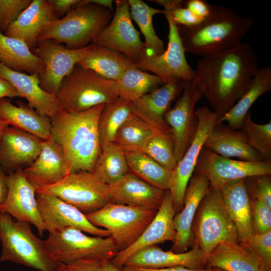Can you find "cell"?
I'll use <instances>...</instances> for the list:
<instances>
[{
	"instance_id": "obj_1",
	"label": "cell",
	"mask_w": 271,
	"mask_h": 271,
	"mask_svg": "<svg viewBox=\"0 0 271 271\" xmlns=\"http://www.w3.org/2000/svg\"><path fill=\"white\" fill-rule=\"evenodd\" d=\"M259 68L257 55L248 42L203 56L193 82L219 117L228 112L248 87Z\"/></svg>"
},
{
	"instance_id": "obj_2",
	"label": "cell",
	"mask_w": 271,
	"mask_h": 271,
	"mask_svg": "<svg viewBox=\"0 0 271 271\" xmlns=\"http://www.w3.org/2000/svg\"><path fill=\"white\" fill-rule=\"evenodd\" d=\"M104 104L79 112L60 109L50 118L51 136L63 149L66 175L93 172L101 152L98 123Z\"/></svg>"
},
{
	"instance_id": "obj_3",
	"label": "cell",
	"mask_w": 271,
	"mask_h": 271,
	"mask_svg": "<svg viewBox=\"0 0 271 271\" xmlns=\"http://www.w3.org/2000/svg\"><path fill=\"white\" fill-rule=\"evenodd\" d=\"M253 23L251 17L213 5L210 15L199 24L192 27L178 26V28L185 52L203 57L239 44Z\"/></svg>"
},
{
	"instance_id": "obj_4",
	"label": "cell",
	"mask_w": 271,
	"mask_h": 271,
	"mask_svg": "<svg viewBox=\"0 0 271 271\" xmlns=\"http://www.w3.org/2000/svg\"><path fill=\"white\" fill-rule=\"evenodd\" d=\"M112 18V12L109 10L87 0H80L63 18L44 27L37 43L51 39L69 49L83 48L92 43Z\"/></svg>"
},
{
	"instance_id": "obj_5",
	"label": "cell",
	"mask_w": 271,
	"mask_h": 271,
	"mask_svg": "<svg viewBox=\"0 0 271 271\" xmlns=\"http://www.w3.org/2000/svg\"><path fill=\"white\" fill-rule=\"evenodd\" d=\"M31 224L15 221L0 211V261H11L39 271H58L62 263L49 254L45 240L33 232Z\"/></svg>"
},
{
	"instance_id": "obj_6",
	"label": "cell",
	"mask_w": 271,
	"mask_h": 271,
	"mask_svg": "<svg viewBox=\"0 0 271 271\" xmlns=\"http://www.w3.org/2000/svg\"><path fill=\"white\" fill-rule=\"evenodd\" d=\"M60 109L83 111L119 97L116 82L76 65L64 78L55 95Z\"/></svg>"
},
{
	"instance_id": "obj_7",
	"label": "cell",
	"mask_w": 271,
	"mask_h": 271,
	"mask_svg": "<svg viewBox=\"0 0 271 271\" xmlns=\"http://www.w3.org/2000/svg\"><path fill=\"white\" fill-rule=\"evenodd\" d=\"M45 240L51 257L63 263L76 261L104 263L110 261L119 251L111 236H89L73 228L49 233Z\"/></svg>"
},
{
	"instance_id": "obj_8",
	"label": "cell",
	"mask_w": 271,
	"mask_h": 271,
	"mask_svg": "<svg viewBox=\"0 0 271 271\" xmlns=\"http://www.w3.org/2000/svg\"><path fill=\"white\" fill-rule=\"evenodd\" d=\"M177 0H153L162 6L169 27L167 49L161 55L143 51L135 62L139 69L152 72L165 83L177 79L193 81L195 71L188 64L179 32L178 26L172 16V10Z\"/></svg>"
},
{
	"instance_id": "obj_9",
	"label": "cell",
	"mask_w": 271,
	"mask_h": 271,
	"mask_svg": "<svg viewBox=\"0 0 271 271\" xmlns=\"http://www.w3.org/2000/svg\"><path fill=\"white\" fill-rule=\"evenodd\" d=\"M195 241L206 254L224 242L239 243L236 228L220 190L210 188L202 200L193 225Z\"/></svg>"
},
{
	"instance_id": "obj_10",
	"label": "cell",
	"mask_w": 271,
	"mask_h": 271,
	"mask_svg": "<svg viewBox=\"0 0 271 271\" xmlns=\"http://www.w3.org/2000/svg\"><path fill=\"white\" fill-rule=\"evenodd\" d=\"M157 211L109 203L86 216L94 226L103 228L108 231L121 251L128 247L138 239Z\"/></svg>"
},
{
	"instance_id": "obj_11",
	"label": "cell",
	"mask_w": 271,
	"mask_h": 271,
	"mask_svg": "<svg viewBox=\"0 0 271 271\" xmlns=\"http://www.w3.org/2000/svg\"><path fill=\"white\" fill-rule=\"evenodd\" d=\"M36 193L57 197L85 215L111 203L108 187L93 173H70L52 185L36 188Z\"/></svg>"
},
{
	"instance_id": "obj_12",
	"label": "cell",
	"mask_w": 271,
	"mask_h": 271,
	"mask_svg": "<svg viewBox=\"0 0 271 271\" xmlns=\"http://www.w3.org/2000/svg\"><path fill=\"white\" fill-rule=\"evenodd\" d=\"M197 127L193 139L182 159L172 171L169 185L175 214L183 207L184 196L187 186L192 176L204 142L219 116L207 106L195 110Z\"/></svg>"
},
{
	"instance_id": "obj_13",
	"label": "cell",
	"mask_w": 271,
	"mask_h": 271,
	"mask_svg": "<svg viewBox=\"0 0 271 271\" xmlns=\"http://www.w3.org/2000/svg\"><path fill=\"white\" fill-rule=\"evenodd\" d=\"M35 54L44 64L43 71L39 74L40 86L46 92L56 95L64 78L91 49L93 43L79 49H69L53 40L37 43Z\"/></svg>"
},
{
	"instance_id": "obj_14",
	"label": "cell",
	"mask_w": 271,
	"mask_h": 271,
	"mask_svg": "<svg viewBox=\"0 0 271 271\" xmlns=\"http://www.w3.org/2000/svg\"><path fill=\"white\" fill-rule=\"evenodd\" d=\"M195 170L206 175L210 187L220 190L231 182L256 175H270L271 161L256 162L234 160L203 148Z\"/></svg>"
},
{
	"instance_id": "obj_15",
	"label": "cell",
	"mask_w": 271,
	"mask_h": 271,
	"mask_svg": "<svg viewBox=\"0 0 271 271\" xmlns=\"http://www.w3.org/2000/svg\"><path fill=\"white\" fill-rule=\"evenodd\" d=\"M202 97L192 81H184L181 94L174 106L164 115V120L173 137L177 162L182 159L193 139L197 127L195 107Z\"/></svg>"
},
{
	"instance_id": "obj_16",
	"label": "cell",
	"mask_w": 271,
	"mask_h": 271,
	"mask_svg": "<svg viewBox=\"0 0 271 271\" xmlns=\"http://www.w3.org/2000/svg\"><path fill=\"white\" fill-rule=\"evenodd\" d=\"M114 3L115 11L110 22L92 43L117 51L136 62L145 49L144 42L132 23L128 0Z\"/></svg>"
},
{
	"instance_id": "obj_17",
	"label": "cell",
	"mask_w": 271,
	"mask_h": 271,
	"mask_svg": "<svg viewBox=\"0 0 271 271\" xmlns=\"http://www.w3.org/2000/svg\"><path fill=\"white\" fill-rule=\"evenodd\" d=\"M36 197L44 229L49 233L70 227L96 236H110L106 230L94 226L86 215L57 197L46 193H36Z\"/></svg>"
},
{
	"instance_id": "obj_18",
	"label": "cell",
	"mask_w": 271,
	"mask_h": 271,
	"mask_svg": "<svg viewBox=\"0 0 271 271\" xmlns=\"http://www.w3.org/2000/svg\"><path fill=\"white\" fill-rule=\"evenodd\" d=\"M5 181L8 194L0 205V211L9 214L18 221L33 225L42 237L44 225L37 206L36 187L27 180L22 169L5 174Z\"/></svg>"
},
{
	"instance_id": "obj_19",
	"label": "cell",
	"mask_w": 271,
	"mask_h": 271,
	"mask_svg": "<svg viewBox=\"0 0 271 271\" xmlns=\"http://www.w3.org/2000/svg\"><path fill=\"white\" fill-rule=\"evenodd\" d=\"M210 188V182L206 175L195 170L185 190L183 208L174 218L176 235L170 250L171 251L185 252L193 245L195 241L193 231L194 219L200 204Z\"/></svg>"
},
{
	"instance_id": "obj_20",
	"label": "cell",
	"mask_w": 271,
	"mask_h": 271,
	"mask_svg": "<svg viewBox=\"0 0 271 271\" xmlns=\"http://www.w3.org/2000/svg\"><path fill=\"white\" fill-rule=\"evenodd\" d=\"M42 143V140L33 134L7 127L0 136V166L4 173L23 170L31 165L41 152Z\"/></svg>"
},
{
	"instance_id": "obj_21",
	"label": "cell",
	"mask_w": 271,
	"mask_h": 271,
	"mask_svg": "<svg viewBox=\"0 0 271 271\" xmlns=\"http://www.w3.org/2000/svg\"><path fill=\"white\" fill-rule=\"evenodd\" d=\"M175 215L171 195L167 190L165 191L163 201L156 215L141 236L128 247L119 251L110 262L121 269L126 260L138 250L167 241L173 242L176 235L174 226Z\"/></svg>"
},
{
	"instance_id": "obj_22",
	"label": "cell",
	"mask_w": 271,
	"mask_h": 271,
	"mask_svg": "<svg viewBox=\"0 0 271 271\" xmlns=\"http://www.w3.org/2000/svg\"><path fill=\"white\" fill-rule=\"evenodd\" d=\"M184 81L174 80L163 84L132 102V113L157 131L171 133L164 115L172 101L181 94Z\"/></svg>"
},
{
	"instance_id": "obj_23",
	"label": "cell",
	"mask_w": 271,
	"mask_h": 271,
	"mask_svg": "<svg viewBox=\"0 0 271 271\" xmlns=\"http://www.w3.org/2000/svg\"><path fill=\"white\" fill-rule=\"evenodd\" d=\"M206 255L196 241L190 250L183 253L164 251L157 244H154L133 253L123 266L151 269L182 266L193 269H203L206 268Z\"/></svg>"
},
{
	"instance_id": "obj_24",
	"label": "cell",
	"mask_w": 271,
	"mask_h": 271,
	"mask_svg": "<svg viewBox=\"0 0 271 271\" xmlns=\"http://www.w3.org/2000/svg\"><path fill=\"white\" fill-rule=\"evenodd\" d=\"M27 180L36 188L54 184L66 175V164L61 146L52 136L42 140L37 159L22 170Z\"/></svg>"
},
{
	"instance_id": "obj_25",
	"label": "cell",
	"mask_w": 271,
	"mask_h": 271,
	"mask_svg": "<svg viewBox=\"0 0 271 271\" xmlns=\"http://www.w3.org/2000/svg\"><path fill=\"white\" fill-rule=\"evenodd\" d=\"M111 203L158 211L164 190L144 181L130 172L108 185Z\"/></svg>"
},
{
	"instance_id": "obj_26",
	"label": "cell",
	"mask_w": 271,
	"mask_h": 271,
	"mask_svg": "<svg viewBox=\"0 0 271 271\" xmlns=\"http://www.w3.org/2000/svg\"><path fill=\"white\" fill-rule=\"evenodd\" d=\"M0 78L9 82L28 101V106L50 118L60 110L56 95L44 91L38 73L26 74L13 70L0 63Z\"/></svg>"
},
{
	"instance_id": "obj_27",
	"label": "cell",
	"mask_w": 271,
	"mask_h": 271,
	"mask_svg": "<svg viewBox=\"0 0 271 271\" xmlns=\"http://www.w3.org/2000/svg\"><path fill=\"white\" fill-rule=\"evenodd\" d=\"M203 148L225 158L256 162L264 161L248 144L241 129H233L223 123H217L213 127Z\"/></svg>"
},
{
	"instance_id": "obj_28",
	"label": "cell",
	"mask_w": 271,
	"mask_h": 271,
	"mask_svg": "<svg viewBox=\"0 0 271 271\" xmlns=\"http://www.w3.org/2000/svg\"><path fill=\"white\" fill-rule=\"evenodd\" d=\"M244 179L229 183L220 189L228 213L236 228L239 243L248 241L255 234L250 200Z\"/></svg>"
},
{
	"instance_id": "obj_29",
	"label": "cell",
	"mask_w": 271,
	"mask_h": 271,
	"mask_svg": "<svg viewBox=\"0 0 271 271\" xmlns=\"http://www.w3.org/2000/svg\"><path fill=\"white\" fill-rule=\"evenodd\" d=\"M56 19L47 1L32 0L4 34L22 40L31 48L44 28Z\"/></svg>"
},
{
	"instance_id": "obj_30",
	"label": "cell",
	"mask_w": 271,
	"mask_h": 271,
	"mask_svg": "<svg viewBox=\"0 0 271 271\" xmlns=\"http://www.w3.org/2000/svg\"><path fill=\"white\" fill-rule=\"evenodd\" d=\"M77 65L107 80L116 82L128 68L136 64L134 61L117 51L93 43Z\"/></svg>"
},
{
	"instance_id": "obj_31",
	"label": "cell",
	"mask_w": 271,
	"mask_h": 271,
	"mask_svg": "<svg viewBox=\"0 0 271 271\" xmlns=\"http://www.w3.org/2000/svg\"><path fill=\"white\" fill-rule=\"evenodd\" d=\"M17 104L13 105L5 98L0 99V119L42 140L51 136L50 118L40 115L21 101H17Z\"/></svg>"
},
{
	"instance_id": "obj_32",
	"label": "cell",
	"mask_w": 271,
	"mask_h": 271,
	"mask_svg": "<svg viewBox=\"0 0 271 271\" xmlns=\"http://www.w3.org/2000/svg\"><path fill=\"white\" fill-rule=\"evenodd\" d=\"M206 268L223 271H265L255 257L239 243L224 242L206 255Z\"/></svg>"
},
{
	"instance_id": "obj_33",
	"label": "cell",
	"mask_w": 271,
	"mask_h": 271,
	"mask_svg": "<svg viewBox=\"0 0 271 271\" xmlns=\"http://www.w3.org/2000/svg\"><path fill=\"white\" fill-rule=\"evenodd\" d=\"M270 90L271 67L258 68L245 91L228 112L218 117L217 123L226 122L229 127L240 129L244 117L254 102Z\"/></svg>"
},
{
	"instance_id": "obj_34",
	"label": "cell",
	"mask_w": 271,
	"mask_h": 271,
	"mask_svg": "<svg viewBox=\"0 0 271 271\" xmlns=\"http://www.w3.org/2000/svg\"><path fill=\"white\" fill-rule=\"evenodd\" d=\"M0 63L20 72L40 74L44 69L42 60L22 40L0 32Z\"/></svg>"
},
{
	"instance_id": "obj_35",
	"label": "cell",
	"mask_w": 271,
	"mask_h": 271,
	"mask_svg": "<svg viewBox=\"0 0 271 271\" xmlns=\"http://www.w3.org/2000/svg\"><path fill=\"white\" fill-rule=\"evenodd\" d=\"M131 173L160 189H169L172 172L141 151H124Z\"/></svg>"
},
{
	"instance_id": "obj_36",
	"label": "cell",
	"mask_w": 271,
	"mask_h": 271,
	"mask_svg": "<svg viewBox=\"0 0 271 271\" xmlns=\"http://www.w3.org/2000/svg\"><path fill=\"white\" fill-rule=\"evenodd\" d=\"M132 113V102L119 97L104 104L98 123L101 150L113 142L117 129Z\"/></svg>"
},
{
	"instance_id": "obj_37",
	"label": "cell",
	"mask_w": 271,
	"mask_h": 271,
	"mask_svg": "<svg viewBox=\"0 0 271 271\" xmlns=\"http://www.w3.org/2000/svg\"><path fill=\"white\" fill-rule=\"evenodd\" d=\"M119 97L133 102L165 83L160 77L138 68H128L116 81Z\"/></svg>"
},
{
	"instance_id": "obj_38",
	"label": "cell",
	"mask_w": 271,
	"mask_h": 271,
	"mask_svg": "<svg viewBox=\"0 0 271 271\" xmlns=\"http://www.w3.org/2000/svg\"><path fill=\"white\" fill-rule=\"evenodd\" d=\"M129 172L124 151L112 142L101 150L93 172L109 185L119 181Z\"/></svg>"
},
{
	"instance_id": "obj_39",
	"label": "cell",
	"mask_w": 271,
	"mask_h": 271,
	"mask_svg": "<svg viewBox=\"0 0 271 271\" xmlns=\"http://www.w3.org/2000/svg\"><path fill=\"white\" fill-rule=\"evenodd\" d=\"M128 2L131 18L144 36L145 51L157 55L163 54L165 51L164 43L157 35L153 23L154 16L163 14V10L152 8L142 0Z\"/></svg>"
},
{
	"instance_id": "obj_40",
	"label": "cell",
	"mask_w": 271,
	"mask_h": 271,
	"mask_svg": "<svg viewBox=\"0 0 271 271\" xmlns=\"http://www.w3.org/2000/svg\"><path fill=\"white\" fill-rule=\"evenodd\" d=\"M157 131L133 113L117 129L113 142L124 151H141Z\"/></svg>"
},
{
	"instance_id": "obj_41",
	"label": "cell",
	"mask_w": 271,
	"mask_h": 271,
	"mask_svg": "<svg viewBox=\"0 0 271 271\" xmlns=\"http://www.w3.org/2000/svg\"><path fill=\"white\" fill-rule=\"evenodd\" d=\"M142 151L170 171L172 172L177 164L171 133L156 131Z\"/></svg>"
},
{
	"instance_id": "obj_42",
	"label": "cell",
	"mask_w": 271,
	"mask_h": 271,
	"mask_svg": "<svg viewBox=\"0 0 271 271\" xmlns=\"http://www.w3.org/2000/svg\"><path fill=\"white\" fill-rule=\"evenodd\" d=\"M240 129L244 132L250 146L264 161H271V121L264 124L255 123L248 112L243 119Z\"/></svg>"
},
{
	"instance_id": "obj_43",
	"label": "cell",
	"mask_w": 271,
	"mask_h": 271,
	"mask_svg": "<svg viewBox=\"0 0 271 271\" xmlns=\"http://www.w3.org/2000/svg\"><path fill=\"white\" fill-rule=\"evenodd\" d=\"M240 244L255 257L265 271H271V230L254 234L250 240Z\"/></svg>"
},
{
	"instance_id": "obj_44",
	"label": "cell",
	"mask_w": 271,
	"mask_h": 271,
	"mask_svg": "<svg viewBox=\"0 0 271 271\" xmlns=\"http://www.w3.org/2000/svg\"><path fill=\"white\" fill-rule=\"evenodd\" d=\"M269 175H259L244 179L250 198L257 199L271 209V180Z\"/></svg>"
},
{
	"instance_id": "obj_45",
	"label": "cell",
	"mask_w": 271,
	"mask_h": 271,
	"mask_svg": "<svg viewBox=\"0 0 271 271\" xmlns=\"http://www.w3.org/2000/svg\"><path fill=\"white\" fill-rule=\"evenodd\" d=\"M32 0H0V32H6Z\"/></svg>"
},
{
	"instance_id": "obj_46",
	"label": "cell",
	"mask_w": 271,
	"mask_h": 271,
	"mask_svg": "<svg viewBox=\"0 0 271 271\" xmlns=\"http://www.w3.org/2000/svg\"><path fill=\"white\" fill-rule=\"evenodd\" d=\"M250 200L255 234L271 230V209L258 199L250 198Z\"/></svg>"
},
{
	"instance_id": "obj_47",
	"label": "cell",
	"mask_w": 271,
	"mask_h": 271,
	"mask_svg": "<svg viewBox=\"0 0 271 271\" xmlns=\"http://www.w3.org/2000/svg\"><path fill=\"white\" fill-rule=\"evenodd\" d=\"M173 18L179 26L192 27L199 24L204 19L199 18L184 6V1L177 0L172 10Z\"/></svg>"
},
{
	"instance_id": "obj_48",
	"label": "cell",
	"mask_w": 271,
	"mask_h": 271,
	"mask_svg": "<svg viewBox=\"0 0 271 271\" xmlns=\"http://www.w3.org/2000/svg\"><path fill=\"white\" fill-rule=\"evenodd\" d=\"M212 5L204 0L184 1V6L196 16L205 19L211 14Z\"/></svg>"
},
{
	"instance_id": "obj_49",
	"label": "cell",
	"mask_w": 271,
	"mask_h": 271,
	"mask_svg": "<svg viewBox=\"0 0 271 271\" xmlns=\"http://www.w3.org/2000/svg\"><path fill=\"white\" fill-rule=\"evenodd\" d=\"M103 263L90 261H76L62 263L58 271H99Z\"/></svg>"
},
{
	"instance_id": "obj_50",
	"label": "cell",
	"mask_w": 271,
	"mask_h": 271,
	"mask_svg": "<svg viewBox=\"0 0 271 271\" xmlns=\"http://www.w3.org/2000/svg\"><path fill=\"white\" fill-rule=\"evenodd\" d=\"M57 19L63 18L80 0H47Z\"/></svg>"
},
{
	"instance_id": "obj_51",
	"label": "cell",
	"mask_w": 271,
	"mask_h": 271,
	"mask_svg": "<svg viewBox=\"0 0 271 271\" xmlns=\"http://www.w3.org/2000/svg\"><path fill=\"white\" fill-rule=\"evenodd\" d=\"M217 268H206L203 269H193L182 266H177L171 267L151 269L131 266H123L121 269L122 271H215Z\"/></svg>"
},
{
	"instance_id": "obj_52",
	"label": "cell",
	"mask_w": 271,
	"mask_h": 271,
	"mask_svg": "<svg viewBox=\"0 0 271 271\" xmlns=\"http://www.w3.org/2000/svg\"><path fill=\"white\" fill-rule=\"evenodd\" d=\"M15 97H21V96L9 82L0 78V99Z\"/></svg>"
},
{
	"instance_id": "obj_53",
	"label": "cell",
	"mask_w": 271,
	"mask_h": 271,
	"mask_svg": "<svg viewBox=\"0 0 271 271\" xmlns=\"http://www.w3.org/2000/svg\"><path fill=\"white\" fill-rule=\"evenodd\" d=\"M8 191V187L5 181V174L0 166V205L6 200Z\"/></svg>"
},
{
	"instance_id": "obj_54",
	"label": "cell",
	"mask_w": 271,
	"mask_h": 271,
	"mask_svg": "<svg viewBox=\"0 0 271 271\" xmlns=\"http://www.w3.org/2000/svg\"><path fill=\"white\" fill-rule=\"evenodd\" d=\"M88 2L103 7L110 11H113V1L111 0H87Z\"/></svg>"
},
{
	"instance_id": "obj_55",
	"label": "cell",
	"mask_w": 271,
	"mask_h": 271,
	"mask_svg": "<svg viewBox=\"0 0 271 271\" xmlns=\"http://www.w3.org/2000/svg\"><path fill=\"white\" fill-rule=\"evenodd\" d=\"M99 271H122L121 269L116 267L110 261L103 263Z\"/></svg>"
},
{
	"instance_id": "obj_56",
	"label": "cell",
	"mask_w": 271,
	"mask_h": 271,
	"mask_svg": "<svg viewBox=\"0 0 271 271\" xmlns=\"http://www.w3.org/2000/svg\"><path fill=\"white\" fill-rule=\"evenodd\" d=\"M9 124L8 123L3 120H1L0 119V136L2 134V133H3V132L4 131V130L7 127L9 126Z\"/></svg>"
},
{
	"instance_id": "obj_57",
	"label": "cell",
	"mask_w": 271,
	"mask_h": 271,
	"mask_svg": "<svg viewBox=\"0 0 271 271\" xmlns=\"http://www.w3.org/2000/svg\"><path fill=\"white\" fill-rule=\"evenodd\" d=\"M215 271H222V270H221V269H217V270H215Z\"/></svg>"
},
{
	"instance_id": "obj_58",
	"label": "cell",
	"mask_w": 271,
	"mask_h": 271,
	"mask_svg": "<svg viewBox=\"0 0 271 271\" xmlns=\"http://www.w3.org/2000/svg\"><path fill=\"white\" fill-rule=\"evenodd\" d=\"M222 271H223V270H222Z\"/></svg>"
}]
</instances>
